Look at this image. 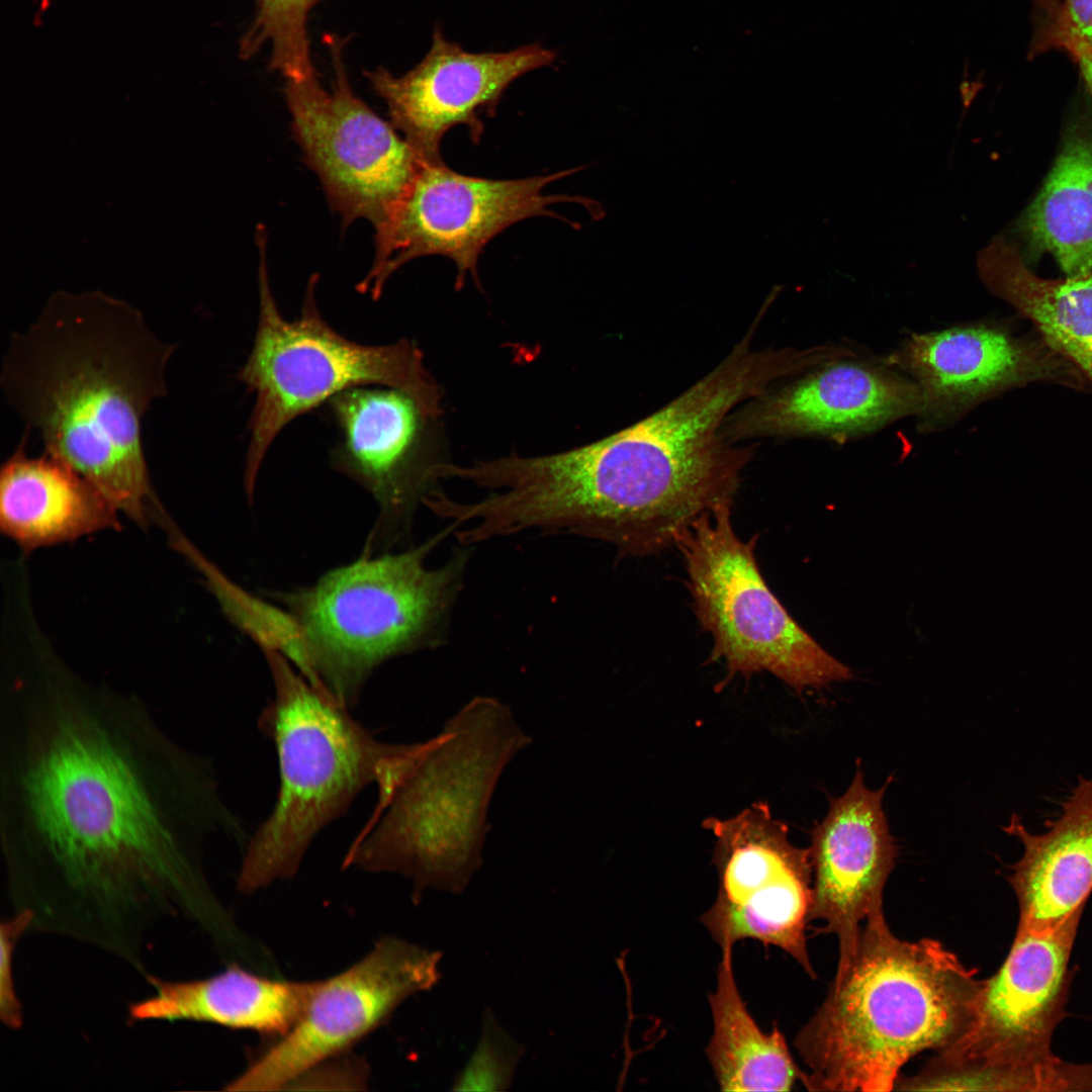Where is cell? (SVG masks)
Listing matches in <instances>:
<instances>
[{
  "instance_id": "cell-2",
  "label": "cell",
  "mask_w": 1092,
  "mask_h": 1092,
  "mask_svg": "<svg viewBox=\"0 0 1092 1092\" xmlns=\"http://www.w3.org/2000/svg\"><path fill=\"white\" fill-rule=\"evenodd\" d=\"M761 320L709 373L635 424L569 451L513 455L505 485L516 524L638 556L674 545L702 514L732 504L754 452L727 438L726 420L814 363L808 348H752Z\"/></svg>"
},
{
  "instance_id": "cell-6",
  "label": "cell",
  "mask_w": 1092,
  "mask_h": 1092,
  "mask_svg": "<svg viewBox=\"0 0 1092 1092\" xmlns=\"http://www.w3.org/2000/svg\"><path fill=\"white\" fill-rule=\"evenodd\" d=\"M451 532L449 525L405 550L360 554L312 584L262 590L298 625L309 681L352 707L383 663L443 643L469 553L437 568L426 560Z\"/></svg>"
},
{
  "instance_id": "cell-14",
  "label": "cell",
  "mask_w": 1092,
  "mask_h": 1092,
  "mask_svg": "<svg viewBox=\"0 0 1092 1092\" xmlns=\"http://www.w3.org/2000/svg\"><path fill=\"white\" fill-rule=\"evenodd\" d=\"M441 958L402 938H380L349 969L314 981L297 1022L224 1089L281 1090L342 1056L384 1024L406 998L433 988L441 978Z\"/></svg>"
},
{
  "instance_id": "cell-28",
  "label": "cell",
  "mask_w": 1092,
  "mask_h": 1092,
  "mask_svg": "<svg viewBox=\"0 0 1092 1092\" xmlns=\"http://www.w3.org/2000/svg\"><path fill=\"white\" fill-rule=\"evenodd\" d=\"M524 1053V1045L504 1029L490 1009H486L476 1048L454 1078L451 1090H509Z\"/></svg>"
},
{
  "instance_id": "cell-16",
  "label": "cell",
  "mask_w": 1092,
  "mask_h": 1092,
  "mask_svg": "<svg viewBox=\"0 0 1092 1092\" xmlns=\"http://www.w3.org/2000/svg\"><path fill=\"white\" fill-rule=\"evenodd\" d=\"M362 385L327 403L339 431L332 466L365 488L378 507L361 554L374 556L410 538L418 504L433 488L432 463L420 460L428 422L416 402L392 387Z\"/></svg>"
},
{
  "instance_id": "cell-19",
  "label": "cell",
  "mask_w": 1092,
  "mask_h": 1092,
  "mask_svg": "<svg viewBox=\"0 0 1092 1092\" xmlns=\"http://www.w3.org/2000/svg\"><path fill=\"white\" fill-rule=\"evenodd\" d=\"M856 764L846 792L831 801L827 815L813 828L809 848L810 922L822 923L816 932L837 936L838 964L854 951L863 922L883 911L884 887L898 854L882 806L891 779L872 791L859 761Z\"/></svg>"
},
{
  "instance_id": "cell-12",
  "label": "cell",
  "mask_w": 1092,
  "mask_h": 1092,
  "mask_svg": "<svg viewBox=\"0 0 1092 1092\" xmlns=\"http://www.w3.org/2000/svg\"><path fill=\"white\" fill-rule=\"evenodd\" d=\"M577 170L499 180L459 174L444 162H424L387 222L375 231L374 262L357 290L377 299L393 272L428 255L454 261L458 288L467 272L476 281L480 254L506 229L535 216L564 219L549 209L557 203H579L590 210L598 205L581 196L544 193L548 184Z\"/></svg>"
},
{
  "instance_id": "cell-20",
  "label": "cell",
  "mask_w": 1092,
  "mask_h": 1092,
  "mask_svg": "<svg viewBox=\"0 0 1092 1092\" xmlns=\"http://www.w3.org/2000/svg\"><path fill=\"white\" fill-rule=\"evenodd\" d=\"M1003 830L1023 845L1007 878L1018 902L1017 929L1049 931L1082 914L1092 892V779L1079 778L1045 832L1033 834L1016 814Z\"/></svg>"
},
{
  "instance_id": "cell-32",
  "label": "cell",
  "mask_w": 1092,
  "mask_h": 1092,
  "mask_svg": "<svg viewBox=\"0 0 1092 1092\" xmlns=\"http://www.w3.org/2000/svg\"><path fill=\"white\" fill-rule=\"evenodd\" d=\"M1055 1061H1056V1060H1055ZM1055 1061H1054V1062H1055ZM1054 1062H1053V1063H1054ZM1053 1063H1052V1064H1053ZM1050 1067H1051V1066H1050ZM1049 1069H1050V1068H1049ZM1048 1074H1049V1071H1048ZM1046 1079H1048V1076H1046ZM1045 1081H1046V1080H1045ZM1044 1083H1045V1082H1044ZM1043 1085H1044V1084H1043ZM1042 1087H1043V1086H1042ZM1042 1087H1041V1088H1042ZM1040 1090H1041V1089H1040Z\"/></svg>"
},
{
  "instance_id": "cell-27",
  "label": "cell",
  "mask_w": 1092,
  "mask_h": 1092,
  "mask_svg": "<svg viewBox=\"0 0 1092 1092\" xmlns=\"http://www.w3.org/2000/svg\"><path fill=\"white\" fill-rule=\"evenodd\" d=\"M322 0H256L254 18L240 41V57L253 58L270 44L269 68L284 80L316 74L310 56L307 21Z\"/></svg>"
},
{
  "instance_id": "cell-30",
  "label": "cell",
  "mask_w": 1092,
  "mask_h": 1092,
  "mask_svg": "<svg viewBox=\"0 0 1092 1092\" xmlns=\"http://www.w3.org/2000/svg\"><path fill=\"white\" fill-rule=\"evenodd\" d=\"M31 921L30 912L19 911L1 923L0 1017L12 1029L21 1027L23 1021L21 1004L14 987L12 959L18 939L29 930Z\"/></svg>"
},
{
  "instance_id": "cell-29",
  "label": "cell",
  "mask_w": 1092,
  "mask_h": 1092,
  "mask_svg": "<svg viewBox=\"0 0 1092 1092\" xmlns=\"http://www.w3.org/2000/svg\"><path fill=\"white\" fill-rule=\"evenodd\" d=\"M1048 39L1072 55L1092 51V0H1052Z\"/></svg>"
},
{
  "instance_id": "cell-3",
  "label": "cell",
  "mask_w": 1092,
  "mask_h": 1092,
  "mask_svg": "<svg viewBox=\"0 0 1092 1092\" xmlns=\"http://www.w3.org/2000/svg\"><path fill=\"white\" fill-rule=\"evenodd\" d=\"M176 345L136 311L102 300H59L8 343L0 384L44 452L69 463L139 526L154 494L142 422L167 395Z\"/></svg>"
},
{
  "instance_id": "cell-7",
  "label": "cell",
  "mask_w": 1092,
  "mask_h": 1092,
  "mask_svg": "<svg viewBox=\"0 0 1092 1092\" xmlns=\"http://www.w3.org/2000/svg\"><path fill=\"white\" fill-rule=\"evenodd\" d=\"M262 653L274 696L258 725L276 749L280 784L271 814L247 843L238 877L243 893L293 877L315 836L376 784L395 744L376 739L285 656Z\"/></svg>"
},
{
  "instance_id": "cell-8",
  "label": "cell",
  "mask_w": 1092,
  "mask_h": 1092,
  "mask_svg": "<svg viewBox=\"0 0 1092 1092\" xmlns=\"http://www.w3.org/2000/svg\"><path fill=\"white\" fill-rule=\"evenodd\" d=\"M266 239L265 229L258 225V323L251 352L237 375L255 395L244 470L249 502L278 434L297 417L344 390L362 385L392 387L408 395L427 421L435 422L443 413L442 391L426 369L416 343L401 339L389 345L367 346L343 337L320 312L317 274L308 280L299 317L284 318L270 287Z\"/></svg>"
},
{
  "instance_id": "cell-31",
  "label": "cell",
  "mask_w": 1092,
  "mask_h": 1092,
  "mask_svg": "<svg viewBox=\"0 0 1092 1092\" xmlns=\"http://www.w3.org/2000/svg\"><path fill=\"white\" fill-rule=\"evenodd\" d=\"M1081 69V73L1085 79L1086 84L1092 94V52L1091 51H1079L1073 55Z\"/></svg>"
},
{
  "instance_id": "cell-5",
  "label": "cell",
  "mask_w": 1092,
  "mask_h": 1092,
  "mask_svg": "<svg viewBox=\"0 0 1092 1092\" xmlns=\"http://www.w3.org/2000/svg\"><path fill=\"white\" fill-rule=\"evenodd\" d=\"M510 708L473 698L442 731L402 743L377 783V805L344 866L400 874L413 898L461 893L482 863L487 812L506 766L530 743Z\"/></svg>"
},
{
  "instance_id": "cell-4",
  "label": "cell",
  "mask_w": 1092,
  "mask_h": 1092,
  "mask_svg": "<svg viewBox=\"0 0 1092 1092\" xmlns=\"http://www.w3.org/2000/svg\"><path fill=\"white\" fill-rule=\"evenodd\" d=\"M981 984L939 941L903 940L883 911L874 913L796 1036L807 1068L802 1084L810 1091L894 1089L913 1057L964 1031Z\"/></svg>"
},
{
  "instance_id": "cell-1",
  "label": "cell",
  "mask_w": 1092,
  "mask_h": 1092,
  "mask_svg": "<svg viewBox=\"0 0 1092 1092\" xmlns=\"http://www.w3.org/2000/svg\"><path fill=\"white\" fill-rule=\"evenodd\" d=\"M244 841L214 766L136 697L34 661L0 698V840L29 930L140 967L170 922L206 926L208 839Z\"/></svg>"
},
{
  "instance_id": "cell-15",
  "label": "cell",
  "mask_w": 1092,
  "mask_h": 1092,
  "mask_svg": "<svg viewBox=\"0 0 1092 1092\" xmlns=\"http://www.w3.org/2000/svg\"><path fill=\"white\" fill-rule=\"evenodd\" d=\"M884 362L920 391L918 429H946L973 406L1006 388L1033 381L1081 387L1080 371L1045 342L1019 340L988 325L914 333Z\"/></svg>"
},
{
  "instance_id": "cell-11",
  "label": "cell",
  "mask_w": 1092,
  "mask_h": 1092,
  "mask_svg": "<svg viewBox=\"0 0 1092 1092\" xmlns=\"http://www.w3.org/2000/svg\"><path fill=\"white\" fill-rule=\"evenodd\" d=\"M334 72L332 90L317 74L284 80L291 129L306 164L315 172L328 201L346 228L365 218L382 228L426 161L352 90L345 39L325 34Z\"/></svg>"
},
{
  "instance_id": "cell-26",
  "label": "cell",
  "mask_w": 1092,
  "mask_h": 1092,
  "mask_svg": "<svg viewBox=\"0 0 1092 1092\" xmlns=\"http://www.w3.org/2000/svg\"><path fill=\"white\" fill-rule=\"evenodd\" d=\"M175 548L188 558L202 575L228 620L257 646L285 656L304 676L307 659L298 625L280 605L270 603L239 586L206 559L184 537L175 533Z\"/></svg>"
},
{
  "instance_id": "cell-22",
  "label": "cell",
  "mask_w": 1092,
  "mask_h": 1092,
  "mask_svg": "<svg viewBox=\"0 0 1092 1092\" xmlns=\"http://www.w3.org/2000/svg\"><path fill=\"white\" fill-rule=\"evenodd\" d=\"M151 996L128 1008L130 1021H195L252 1030L273 1038L302 1015L314 981L274 980L233 965L202 979L167 981L146 975Z\"/></svg>"
},
{
  "instance_id": "cell-25",
  "label": "cell",
  "mask_w": 1092,
  "mask_h": 1092,
  "mask_svg": "<svg viewBox=\"0 0 1092 1092\" xmlns=\"http://www.w3.org/2000/svg\"><path fill=\"white\" fill-rule=\"evenodd\" d=\"M1023 230L1032 249L1053 255L1068 276L1092 270V138L1066 139Z\"/></svg>"
},
{
  "instance_id": "cell-13",
  "label": "cell",
  "mask_w": 1092,
  "mask_h": 1092,
  "mask_svg": "<svg viewBox=\"0 0 1092 1092\" xmlns=\"http://www.w3.org/2000/svg\"><path fill=\"white\" fill-rule=\"evenodd\" d=\"M703 826L715 837L718 894L701 917L713 940L721 950L743 939L779 947L816 978L805 934L813 901L809 848L790 842L787 825L763 802Z\"/></svg>"
},
{
  "instance_id": "cell-18",
  "label": "cell",
  "mask_w": 1092,
  "mask_h": 1092,
  "mask_svg": "<svg viewBox=\"0 0 1092 1092\" xmlns=\"http://www.w3.org/2000/svg\"><path fill=\"white\" fill-rule=\"evenodd\" d=\"M848 358L825 362L744 402L726 420L725 435L735 443L764 437L844 442L916 416L921 396L912 379Z\"/></svg>"
},
{
  "instance_id": "cell-10",
  "label": "cell",
  "mask_w": 1092,
  "mask_h": 1092,
  "mask_svg": "<svg viewBox=\"0 0 1092 1092\" xmlns=\"http://www.w3.org/2000/svg\"><path fill=\"white\" fill-rule=\"evenodd\" d=\"M732 504L702 514L676 539L697 619L713 638L711 659L731 674L767 671L797 692L848 680L851 670L790 616L755 559L756 536L741 540Z\"/></svg>"
},
{
  "instance_id": "cell-21",
  "label": "cell",
  "mask_w": 1092,
  "mask_h": 1092,
  "mask_svg": "<svg viewBox=\"0 0 1092 1092\" xmlns=\"http://www.w3.org/2000/svg\"><path fill=\"white\" fill-rule=\"evenodd\" d=\"M26 436L2 465L0 527L23 551L118 529V511L87 478L48 453L28 456Z\"/></svg>"
},
{
  "instance_id": "cell-9",
  "label": "cell",
  "mask_w": 1092,
  "mask_h": 1092,
  "mask_svg": "<svg viewBox=\"0 0 1092 1092\" xmlns=\"http://www.w3.org/2000/svg\"><path fill=\"white\" fill-rule=\"evenodd\" d=\"M1082 914L1049 931L1017 929L997 970L982 980L964 1031L910 1077L915 1090L1025 1091L1057 1057L1052 1037L1069 996Z\"/></svg>"
},
{
  "instance_id": "cell-24",
  "label": "cell",
  "mask_w": 1092,
  "mask_h": 1092,
  "mask_svg": "<svg viewBox=\"0 0 1092 1092\" xmlns=\"http://www.w3.org/2000/svg\"><path fill=\"white\" fill-rule=\"evenodd\" d=\"M713 1032L706 1055L722 1091H790L803 1072L777 1025L763 1032L735 980L732 949L722 950L717 986L709 995Z\"/></svg>"
},
{
  "instance_id": "cell-23",
  "label": "cell",
  "mask_w": 1092,
  "mask_h": 1092,
  "mask_svg": "<svg viewBox=\"0 0 1092 1092\" xmlns=\"http://www.w3.org/2000/svg\"><path fill=\"white\" fill-rule=\"evenodd\" d=\"M979 266L989 290L1032 322L1043 342L1092 383V270L1063 279L1040 278L1004 240L984 251Z\"/></svg>"
},
{
  "instance_id": "cell-17",
  "label": "cell",
  "mask_w": 1092,
  "mask_h": 1092,
  "mask_svg": "<svg viewBox=\"0 0 1092 1092\" xmlns=\"http://www.w3.org/2000/svg\"><path fill=\"white\" fill-rule=\"evenodd\" d=\"M554 51L531 43L502 53H470L446 39L437 27L424 59L395 77L384 67L365 71L387 105L391 124L424 161L441 163L440 145L454 126L480 138L479 114L491 113L507 88L530 71L551 65Z\"/></svg>"
}]
</instances>
